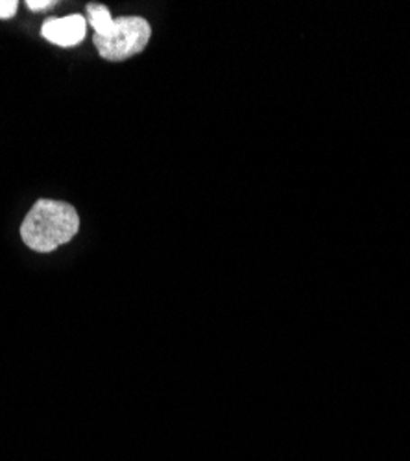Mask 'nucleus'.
<instances>
[{"label": "nucleus", "instance_id": "1", "mask_svg": "<svg viewBox=\"0 0 410 461\" xmlns=\"http://www.w3.org/2000/svg\"><path fill=\"white\" fill-rule=\"evenodd\" d=\"M78 229L80 216L70 203L37 200L21 225V239L37 253H50L77 237Z\"/></svg>", "mask_w": 410, "mask_h": 461}, {"label": "nucleus", "instance_id": "2", "mask_svg": "<svg viewBox=\"0 0 410 461\" xmlns=\"http://www.w3.org/2000/svg\"><path fill=\"white\" fill-rule=\"evenodd\" d=\"M152 26L142 17H119L105 35H93L98 54L107 61H124L142 52L150 41Z\"/></svg>", "mask_w": 410, "mask_h": 461}, {"label": "nucleus", "instance_id": "3", "mask_svg": "<svg viewBox=\"0 0 410 461\" xmlns=\"http://www.w3.org/2000/svg\"><path fill=\"white\" fill-rule=\"evenodd\" d=\"M87 32V21L82 15H68L63 19H49L43 28L41 35L47 41L58 47H77L84 41Z\"/></svg>", "mask_w": 410, "mask_h": 461}, {"label": "nucleus", "instance_id": "4", "mask_svg": "<svg viewBox=\"0 0 410 461\" xmlns=\"http://www.w3.org/2000/svg\"><path fill=\"white\" fill-rule=\"evenodd\" d=\"M87 19L96 35H105L114 26V17L104 5H87Z\"/></svg>", "mask_w": 410, "mask_h": 461}, {"label": "nucleus", "instance_id": "5", "mask_svg": "<svg viewBox=\"0 0 410 461\" xmlns=\"http://www.w3.org/2000/svg\"><path fill=\"white\" fill-rule=\"evenodd\" d=\"M17 0H0V19H12L17 14Z\"/></svg>", "mask_w": 410, "mask_h": 461}, {"label": "nucleus", "instance_id": "6", "mask_svg": "<svg viewBox=\"0 0 410 461\" xmlns=\"http://www.w3.org/2000/svg\"><path fill=\"white\" fill-rule=\"evenodd\" d=\"M56 3L54 0H26V6L32 12H41V10H49L52 8Z\"/></svg>", "mask_w": 410, "mask_h": 461}]
</instances>
